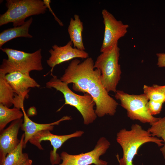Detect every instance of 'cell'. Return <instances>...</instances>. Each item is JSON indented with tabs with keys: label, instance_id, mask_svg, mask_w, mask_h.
Segmentation results:
<instances>
[{
	"label": "cell",
	"instance_id": "12",
	"mask_svg": "<svg viewBox=\"0 0 165 165\" xmlns=\"http://www.w3.org/2000/svg\"><path fill=\"white\" fill-rule=\"evenodd\" d=\"M23 122L22 118L12 122L6 128L0 131V164L7 155L14 149L19 144L20 139L18 138L20 129Z\"/></svg>",
	"mask_w": 165,
	"mask_h": 165
},
{
	"label": "cell",
	"instance_id": "14",
	"mask_svg": "<svg viewBox=\"0 0 165 165\" xmlns=\"http://www.w3.org/2000/svg\"><path fill=\"white\" fill-rule=\"evenodd\" d=\"M21 109L24 114L23 122L21 128L24 132V148L26 147L28 142L38 133L45 130L52 131L55 125H58L62 121L70 120L72 119L71 116H65L53 122L48 123H39L35 122L29 118L26 113L24 107L22 108Z\"/></svg>",
	"mask_w": 165,
	"mask_h": 165
},
{
	"label": "cell",
	"instance_id": "3",
	"mask_svg": "<svg viewBox=\"0 0 165 165\" xmlns=\"http://www.w3.org/2000/svg\"><path fill=\"white\" fill-rule=\"evenodd\" d=\"M52 78L46 83V87L53 88L61 92L63 95L65 103L75 108L80 113L84 124L88 125L93 123L97 116L94 107L96 105L92 97L86 93L83 95H79L72 91L68 84L61 81L56 75H51Z\"/></svg>",
	"mask_w": 165,
	"mask_h": 165
},
{
	"label": "cell",
	"instance_id": "19",
	"mask_svg": "<svg viewBox=\"0 0 165 165\" xmlns=\"http://www.w3.org/2000/svg\"><path fill=\"white\" fill-rule=\"evenodd\" d=\"M5 75L0 73V104L10 108L14 104L16 94L6 81Z\"/></svg>",
	"mask_w": 165,
	"mask_h": 165
},
{
	"label": "cell",
	"instance_id": "25",
	"mask_svg": "<svg viewBox=\"0 0 165 165\" xmlns=\"http://www.w3.org/2000/svg\"><path fill=\"white\" fill-rule=\"evenodd\" d=\"M152 86L165 95V85L160 86L157 84H153Z\"/></svg>",
	"mask_w": 165,
	"mask_h": 165
},
{
	"label": "cell",
	"instance_id": "1",
	"mask_svg": "<svg viewBox=\"0 0 165 165\" xmlns=\"http://www.w3.org/2000/svg\"><path fill=\"white\" fill-rule=\"evenodd\" d=\"M92 58L82 62L77 59L72 60L60 78L68 84L72 83L75 91L89 94L95 102V112L97 116H114L119 104L108 94L102 85L100 71L94 67Z\"/></svg>",
	"mask_w": 165,
	"mask_h": 165
},
{
	"label": "cell",
	"instance_id": "21",
	"mask_svg": "<svg viewBox=\"0 0 165 165\" xmlns=\"http://www.w3.org/2000/svg\"><path fill=\"white\" fill-rule=\"evenodd\" d=\"M143 90L149 100L163 104L165 102V95L153 86L144 85Z\"/></svg>",
	"mask_w": 165,
	"mask_h": 165
},
{
	"label": "cell",
	"instance_id": "26",
	"mask_svg": "<svg viewBox=\"0 0 165 165\" xmlns=\"http://www.w3.org/2000/svg\"><path fill=\"white\" fill-rule=\"evenodd\" d=\"M32 161L31 159H30L27 162L24 164L21 165H30L32 164Z\"/></svg>",
	"mask_w": 165,
	"mask_h": 165
},
{
	"label": "cell",
	"instance_id": "10",
	"mask_svg": "<svg viewBox=\"0 0 165 165\" xmlns=\"http://www.w3.org/2000/svg\"><path fill=\"white\" fill-rule=\"evenodd\" d=\"M49 130L42 131L35 135L29 141L32 145L40 150L44 149L41 145L42 141H49L53 149L50 152V160L52 165L58 164L61 160L60 156L57 153L58 149L68 140L74 138L81 137L83 131H77L69 134L57 135L52 134Z\"/></svg>",
	"mask_w": 165,
	"mask_h": 165
},
{
	"label": "cell",
	"instance_id": "23",
	"mask_svg": "<svg viewBox=\"0 0 165 165\" xmlns=\"http://www.w3.org/2000/svg\"><path fill=\"white\" fill-rule=\"evenodd\" d=\"M46 6L49 11L52 14L55 20L57 22L59 25L61 26H63L64 24L56 16L55 13L53 12L51 7L50 6V3L51 2L50 0H43Z\"/></svg>",
	"mask_w": 165,
	"mask_h": 165
},
{
	"label": "cell",
	"instance_id": "4",
	"mask_svg": "<svg viewBox=\"0 0 165 165\" xmlns=\"http://www.w3.org/2000/svg\"><path fill=\"white\" fill-rule=\"evenodd\" d=\"M0 50L6 54L8 59L3 60L0 73L6 75L15 71L30 73L32 71H40L43 69L41 49L32 53L7 48Z\"/></svg>",
	"mask_w": 165,
	"mask_h": 165
},
{
	"label": "cell",
	"instance_id": "15",
	"mask_svg": "<svg viewBox=\"0 0 165 165\" xmlns=\"http://www.w3.org/2000/svg\"><path fill=\"white\" fill-rule=\"evenodd\" d=\"M32 17L26 21L22 25L4 30L0 33V48L7 42L16 38L24 37L32 38L29 33V28L33 21Z\"/></svg>",
	"mask_w": 165,
	"mask_h": 165
},
{
	"label": "cell",
	"instance_id": "11",
	"mask_svg": "<svg viewBox=\"0 0 165 165\" xmlns=\"http://www.w3.org/2000/svg\"><path fill=\"white\" fill-rule=\"evenodd\" d=\"M70 40L65 45L59 46L55 44L49 50L50 56L46 60L48 65L51 68V74H53L54 67L64 62L76 58L86 59L89 57L88 53L85 50H81L72 47Z\"/></svg>",
	"mask_w": 165,
	"mask_h": 165
},
{
	"label": "cell",
	"instance_id": "9",
	"mask_svg": "<svg viewBox=\"0 0 165 165\" xmlns=\"http://www.w3.org/2000/svg\"><path fill=\"white\" fill-rule=\"evenodd\" d=\"M102 15L105 26L104 38L100 52L107 51L118 43L119 40L125 36L129 25L117 20L107 10L104 9Z\"/></svg>",
	"mask_w": 165,
	"mask_h": 165
},
{
	"label": "cell",
	"instance_id": "7",
	"mask_svg": "<svg viewBox=\"0 0 165 165\" xmlns=\"http://www.w3.org/2000/svg\"><path fill=\"white\" fill-rule=\"evenodd\" d=\"M115 97L120 101L121 105L126 110L127 116L131 120L151 124L160 118L151 114L148 108L149 100L144 93L131 95L123 90H117Z\"/></svg>",
	"mask_w": 165,
	"mask_h": 165
},
{
	"label": "cell",
	"instance_id": "18",
	"mask_svg": "<svg viewBox=\"0 0 165 165\" xmlns=\"http://www.w3.org/2000/svg\"><path fill=\"white\" fill-rule=\"evenodd\" d=\"M23 116L20 109L15 107L11 108L0 104V131L3 130L8 123L21 119Z\"/></svg>",
	"mask_w": 165,
	"mask_h": 165
},
{
	"label": "cell",
	"instance_id": "24",
	"mask_svg": "<svg viewBox=\"0 0 165 165\" xmlns=\"http://www.w3.org/2000/svg\"><path fill=\"white\" fill-rule=\"evenodd\" d=\"M158 57L157 65L159 67H165V53H157Z\"/></svg>",
	"mask_w": 165,
	"mask_h": 165
},
{
	"label": "cell",
	"instance_id": "22",
	"mask_svg": "<svg viewBox=\"0 0 165 165\" xmlns=\"http://www.w3.org/2000/svg\"><path fill=\"white\" fill-rule=\"evenodd\" d=\"M163 103L149 100L148 108L151 114L155 115L159 114L161 112Z\"/></svg>",
	"mask_w": 165,
	"mask_h": 165
},
{
	"label": "cell",
	"instance_id": "16",
	"mask_svg": "<svg viewBox=\"0 0 165 165\" xmlns=\"http://www.w3.org/2000/svg\"><path fill=\"white\" fill-rule=\"evenodd\" d=\"M83 29V23L79 15H74V18H71L70 20L68 31L73 47L80 50L84 51L85 48L82 37Z\"/></svg>",
	"mask_w": 165,
	"mask_h": 165
},
{
	"label": "cell",
	"instance_id": "8",
	"mask_svg": "<svg viewBox=\"0 0 165 165\" xmlns=\"http://www.w3.org/2000/svg\"><path fill=\"white\" fill-rule=\"evenodd\" d=\"M111 144L105 138L101 137L97 141L94 149L88 152L72 155L65 151L60 154L62 162L58 165H107L108 162L100 159L110 147Z\"/></svg>",
	"mask_w": 165,
	"mask_h": 165
},
{
	"label": "cell",
	"instance_id": "20",
	"mask_svg": "<svg viewBox=\"0 0 165 165\" xmlns=\"http://www.w3.org/2000/svg\"><path fill=\"white\" fill-rule=\"evenodd\" d=\"M151 127L147 130L152 136L161 138L164 142L163 146L160 150L165 159V116L160 118L157 121L151 124Z\"/></svg>",
	"mask_w": 165,
	"mask_h": 165
},
{
	"label": "cell",
	"instance_id": "27",
	"mask_svg": "<svg viewBox=\"0 0 165 165\" xmlns=\"http://www.w3.org/2000/svg\"><path fill=\"white\" fill-rule=\"evenodd\" d=\"M32 165V164H31V165Z\"/></svg>",
	"mask_w": 165,
	"mask_h": 165
},
{
	"label": "cell",
	"instance_id": "6",
	"mask_svg": "<svg viewBox=\"0 0 165 165\" xmlns=\"http://www.w3.org/2000/svg\"><path fill=\"white\" fill-rule=\"evenodd\" d=\"M119 56L118 43L108 50L101 53L94 63V68L101 71V82L108 93H116L117 90L122 73L118 63Z\"/></svg>",
	"mask_w": 165,
	"mask_h": 165
},
{
	"label": "cell",
	"instance_id": "13",
	"mask_svg": "<svg viewBox=\"0 0 165 165\" xmlns=\"http://www.w3.org/2000/svg\"><path fill=\"white\" fill-rule=\"evenodd\" d=\"M6 79L17 95H27L30 88H39L40 85L30 75L29 73L18 71L5 75Z\"/></svg>",
	"mask_w": 165,
	"mask_h": 165
},
{
	"label": "cell",
	"instance_id": "17",
	"mask_svg": "<svg viewBox=\"0 0 165 165\" xmlns=\"http://www.w3.org/2000/svg\"><path fill=\"white\" fill-rule=\"evenodd\" d=\"M24 134H23L17 147L8 153L0 165H21L25 164L30 159L28 154L23 153L24 147Z\"/></svg>",
	"mask_w": 165,
	"mask_h": 165
},
{
	"label": "cell",
	"instance_id": "2",
	"mask_svg": "<svg viewBox=\"0 0 165 165\" xmlns=\"http://www.w3.org/2000/svg\"><path fill=\"white\" fill-rule=\"evenodd\" d=\"M116 140L123 151V157L118 159L119 165H133V160L138 149L145 143L153 142L159 147L163 145L162 139L152 136L138 124H133L129 130H120L117 134Z\"/></svg>",
	"mask_w": 165,
	"mask_h": 165
},
{
	"label": "cell",
	"instance_id": "5",
	"mask_svg": "<svg viewBox=\"0 0 165 165\" xmlns=\"http://www.w3.org/2000/svg\"><path fill=\"white\" fill-rule=\"evenodd\" d=\"M7 10L0 16V26L12 23L14 27L23 24L27 17L45 13L47 8L41 0H6Z\"/></svg>",
	"mask_w": 165,
	"mask_h": 165
}]
</instances>
